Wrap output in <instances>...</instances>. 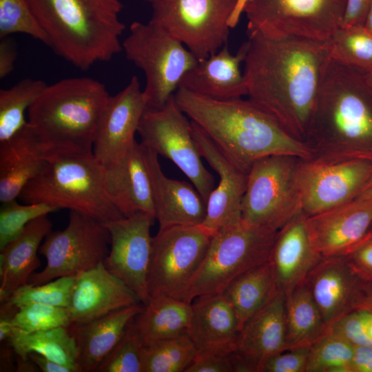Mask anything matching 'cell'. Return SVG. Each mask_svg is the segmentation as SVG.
I'll return each mask as SVG.
<instances>
[{
	"label": "cell",
	"mask_w": 372,
	"mask_h": 372,
	"mask_svg": "<svg viewBox=\"0 0 372 372\" xmlns=\"http://www.w3.org/2000/svg\"><path fill=\"white\" fill-rule=\"evenodd\" d=\"M243 75L249 99L306 142L331 59L328 41L268 38L247 30Z\"/></svg>",
	"instance_id": "cell-1"
},
{
	"label": "cell",
	"mask_w": 372,
	"mask_h": 372,
	"mask_svg": "<svg viewBox=\"0 0 372 372\" xmlns=\"http://www.w3.org/2000/svg\"><path fill=\"white\" fill-rule=\"evenodd\" d=\"M175 101L234 163L249 172L257 160L271 155L308 159L314 151L288 133L271 115L249 99H215L178 88Z\"/></svg>",
	"instance_id": "cell-2"
},
{
	"label": "cell",
	"mask_w": 372,
	"mask_h": 372,
	"mask_svg": "<svg viewBox=\"0 0 372 372\" xmlns=\"http://www.w3.org/2000/svg\"><path fill=\"white\" fill-rule=\"evenodd\" d=\"M109 96L104 84L88 77L46 85L28 111V127L42 154L49 160L92 154Z\"/></svg>",
	"instance_id": "cell-3"
},
{
	"label": "cell",
	"mask_w": 372,
	"mask_h": 372,
	"mask_svg": "<svg viewBox=\"0 0 372 372\" xmlns=\"http://www.w3.org/2000/svg\"><path fill=\"white\" fill-rule=\"evenodd\" d=\"M306 143L315 155L372 156V87L365 71L330 59Z\"/></svg>",
	"instance_id": "cell-4"
},
{
	"label": "cell",
	"mask_w": 372,
	"mask_h": 372,
	"mask_svg": "<svg viewBox=\"0 0 372 372\" xmlns=\"http://www.w3.org/2000/svg\"><path fill=\"white\" fill-rule=\"evenodd\" d=\"M48 37V46L86 70L123 50L125 24L119 0H27Z\"/></svg>",
	"instance_id": "cell-5"
},
{
	"label": "cell",
	"mask_w": 372,
	"mask_h": 372,
	"mask_svg": "<svg viewBox=\"0 0 372 372\" xmlns=\"http://www.w3.org/2000/svg\"><path fill=\"white\" fill-rule=\"evenodd\" d=\"M105 170L93 153L51 158L19 198L25 203L68 209L106 223L123 216L107 194Z\"/></svg>",
	"instance_id": "cell-6"
},
{
	"label": "cell",
	"mask_w": 372,
	"mask_h": 372,
	"mask_svg": "<svg viewBox=\"0 0 372 372\" xmlns=\"http://www.w3.org/2000/svg\"><path fill=\"white\" fill-rule=\"evenodd\" d=\"M278 231L242 220L219 229L192 278L184 300L222 293L241 274L269 260Z\"/></svg>",
	"instance_id": "cell-7"
},
{
	"label": "cell",
	"mask_w": 372,
	"mask_h": 372,
	"mask_svg": "<svg viewBox=\"0 0 372 372\" xmlns=\"http://www.w3.org/2000/svg\"><path fill=\"white\" fill-rule=\"evenodd\" d=\"M122 48L126 58L145 74L147 108L163 106L198 61L182 43L150 21L133 22Z\"/></svg>",
	"instance_id": "cell-8"
},
{
	"label": "cell",
	"mask_w": 372,
	"mask_h": 372,
	"mask_svg": "<svg viewBox=\"0 0 372 372\" xmlns=\"http://www.w3.org/2000/svg\"><path fill=\"white\" fill-rule=\"evenodd\" d=\"M301 158L271 155L251 166L241 204V220L279 231L301 209L298 184Z\"/></svg>",
	"instance_id": "cell-9"
},
{
	"label": "cell",
	"mask_w": 372,
	"mask_h": 372,
	"mask_svg": "<svg viewBox=\"0 0 372 372\" xmlns=\"http://www.w3.org/2000/svg\"><path fill=\"white\" fill-rule=\"evenodd\" d=\"M240 0H157L149 21L201 60L227 45Z\"/></svg>",
	"instance_id": "cell-10"
},
{
	"label": "cell",
	"mask_w": 372,
	"mask_h": 372,
	"mask_svg": "<svg viewBox=\"0 0 372 372\" xmlns=\"http://www.w3.org/2000/svg\"><path fill=\"white\" fill-rule=\"evenodd\" d=\"M347 0H242L247 30L271 39L328 41L340 27Z\"/></svg>",
	"instance_id": "cell-11"
},
{
	"label": "cell",
	"mask_w": 372,
	"mask_h": 372,
	"mask_svg": "<svg viewBox=\"0 0 372 372\" xmlns=\"http://www.w3.org/2000/svg\"><path fill=\"white\" fill-rule=\"evenodd\" d=\"M372 180V156L316 154L298 172L301 209L311 216L354 200Z\"/></svg>",
	"instance_id": "cell-12"
},
{
	"label": "cell",
	"mask_w": 372,
	"mask_h": 372,
	"mask_svg": "<svg viewBox=\"0 0 372 372\" xmlns=\"http://www.w3.org/2000/svg\"><path fill=\"white\" fill-rule=\"evenodd\" d=\"M212 237L202 225L159 229L152 241L147 274L149 298L165 296L184 300Z\"/></svg>",
	"instance_id": "cell-13"
},
{
	"label": "cell",
	"mask_w": 372,
	"mask_h": 372,
	"mask_svg": "<svg viewBox=\"0 0 372 372\" xmlns=\"http://www.w3.org/2000/svg\"><path fill=\"white\" fill-rule=\"evenodd\" d=\"M110 245L103 223L70 211L66 227L51 230L44 238L39 252L45 258V267L33 273L28 283L39 285L60 277H76L103 262Z\"/></svg>",
	"instance_id": "cell-14"
},
{
	"label": "cell",
	"mask_w": 372,
	"mask_h": 372,
	"mask_svg": "<svg viewBox=\"0 0 372 372\" xmlns=\"http://www.w3.org/2000/svg\"><path fill=\"white\" fill-rule=\"evenodd\" d=\"M188 118L173 95L161 107L146 109L137 133L144 146L182 171L207 203L215 180L202 162Z\"/></svg>",
	"instance_id": "cell-15"
},
{
	"label": "cell",
	"mask_w": 372,
	"mask_h": 372,
	"mask_svg": "<svg viewBox=\"0 0 372 372\" xmlns=\"http://www.w3.org/2000/svg\"><path fill=\"white\" fill-rule=\"evenodd\" d=\"M155 220L153 215L140 212L103 223L110 238L109 253L103 263L109 271L135 292L143 304L149 300L150 229Z\"/></svg>",
	"instance_id": "cell-16"
},
{
	"label": "cell",
	"mask_w": 372,
	"mask_h": 372,
	"mask_svg": "<svg viewBox=\"0 0 372 372\" xmlns=\"http://www.w3.org/2000/svg\"><path fill=\"white\" fill-rule=\"evenodd\" d=\"M147 102L136 76L114 96H110L96 127L93 154L107 167L125 156L136 143L135 134Z\"/></svg>",
	"instance_id": "cell-17"
},
{
	"label": "cell",
	"mask_w": 372,
	"mask_h": 372,
	"mask_svg": "<svg viewBox=\"0 0 372 372\" xmlns=\"http://www.w3.org/2000/svg\"><path fill=\"white\" fill-rule=\"evenodd\" d=\"M191 125L200 156L219 177L207 200V214L202 224L214 236L219 229L241 221L248 172L229 159L192 121Z\"/></svg>",
	"instance_id": "cell-18"
},
{
	"label": "cell",
	"mask_w": 372,
	"mask_h": 372,
	"mask_svg": "<svg viewBox=\"0 0 372 372\" xmlns=\"http://www.w3.org/2000/svg\"><path fill=\"white\" fill-rule=\"evenodd\" d=\"M139 303L135 292L101 262L76 276L67 309L71 324H81Z\"/></svg>",
	"instance_id": "cell-19"
},
{
	"label": "cell",
	"mask_w": 372,
	"mask_h": 372,
	"mask_svg": "<svg viewBox=\"0 0 372 372\" xmlns=\"http://www.w3.org/2000/svg\"><path fill=\"white\" fill-rule=\"evenodd\" d=\"M363 282L344 256L323 257L305 282L328 328L360 309Z\"/></svg>",
	"instance_id": "cell-20"
},
{
	"label": "cell",
	"mask_w": 372,
	"mask_h": 372,
	"mask_svg": "<svg viewBox=\"0 0 372 372\" xmlns=\"http://www.w3.org/2000/svg\"><path fill=\"white\" fill-rule=\"evenodd\" d=\"M372 223V202L352 200L307 216L314 248L323 256L345 255L368 234Z\"/></svg>",
	"instance_id": "cell-21"
},
{
	"label": "cell",
	"mask_w": 372,
	"mask_h": 372,
	"mask_svg": "<svg viewBox=\"0 0 372 372\" xmlns=\"http://www.w3.org/2000/svg\"><path fill=\"white\" fill-rule=\"evenodd\" d=\"M144 147L159 229L202 225L207 214V203L201 195L188 183L166 176L158 155Z\"/></svg>",
	"instance_id": "cell-22"
},
{
	"label": "cell",
	"mask_w": 372,
	"mask_h": 372,
	"mask_svg": "<svg viewBox=\"0 0 372 372\" xmlns=\"http://www.w3.org/2000/svg\"><path fill=\"white\" fill-rule=\"evenodd\" d=\"M300 209L277 233L269 260L285 296L304 284L323 256L314 248Z\"/></svg>",
	"instance_id": "cell-23"
},
{
	"label": "cell",
	"mask_w": 372,
	"mask_h": 372,
	"mask_svg": "<svg viewBox=\"0 0 372 372\" xmlns=\"http://www.w3.org/2000/svg\"><path fill=\"white\" fill-rule=\"evenodd\" d=\"M191 304L186 332L197 355L228 354L236 350L240 331L238 319L223 293L201 295Z\"/></svg>",
	"instance_id": "cell-24"
},
{
	"label": "cell",
	"mask_w": 372,
	"mask_h": 372,
	"mask_svg": "<svg viewBox=\"0 0 372 372\" xmlns=\"http://www.w3.org/2000/svg\"><path fill=\"white\" fill-rule=\"evenodd\" d=\"M105 187L123 217L140 212L155 217L150 176L141 143L136 142L125 156L105 167Z\"/></svg>",
	"instance_id": "cell-25"
},
{
	"label": "cell",
	"mask_w": 372,
	"mask_h": 372,
	"mask_svg": "<svg viewBox=\"0 0 372 372\" xmlns=\"http://www.w3.org/2000/svg\"><path fill=\"white\" fill-rule=\"evenodd\" d=\"M247 53L246 41L236 54L227 45L207 58L198 60L183 76L178 88L215 99H231L247 95L245 79L240 71Z\"/></svg>",
	"instance_id": "cell-26"
},
{
	"label": "cell",
	"mask_w": 372,
	"mask_h": 372,
	"mask_svg": "<svg viewBox=\"0 0 372 372\" xmlns=\"http://www.w3.org/2000/svg\"><path fill=\"white\" fill-rule=\"evenodd\" d=\"M236 350L254 362L258 372L268 359L287 351L283 292L280 291L244 324L238 335Z\"/></svg>",
	"instance_id": "cell-27"
},
{
	"label": "cell",
	"mask_w": 372,
	"mask_h": 372,
	"mask_svg": "<svg viewBox=\"0 0 372 372\" xmlns=\"http://www.w3.org/2000/svg\"><path fill=\"white\" fill-rule=\"evenodd\" d=\"M143 307V303L136 304L84 324L70 325L76 342L79 372L96 371Z\"/></svg>",
	"instance_id": "cell-28"
},
{
	"label": "cell",
	"mask_w": 372,
	"mask_h": 372,
	"mask_svg": "<svg viewBox=\"0 0 372 372\" xmlns=\"http://www.w3.org/2000/svg\"><path fill=\"white\" fill-rule=\"evenodd\" d=\"M52 226L48 215L39 217L0 250V302L28 284L32 274L41 266L37 252Z\"/></svg>",
	"instance_id": "cell-29"
},
{
	"label": "cell",
	"mask_w": 372,
	"mask_h": 372,
	"mask_svg": "<svg viewBox=\"0 0 372 372\" xmlns=\"http://www.w3.org/2000/svg\"><path fill=\"white\" fill-rule=\"evenodd\" d=\"M48 159L39 149L28 126L0 143V202L19 198L23 188L44 169Z\"/></svg>",
	"instance_id": "cell-30"
},
{
	"label": "cell",
	"mask_w": 372,
	"mask_h": 372,
	"mask_svg": "<svg viewBox=\"0 0 372 372\" xmlns=\"http://www.w3.org/2000/svg\"><path fill=\"white\" fill-rule=\"evenodd\" d=\"M192 304L165 296L150 297L134 317V324L144 345L150 346L186 333Z\"/></svg>",
	"instance_id": "cell-31"
},
{
	"label": "cell",
	"mask_w": 372,
	"mask_h": 372,
	"mask_svg": "<svg viewBox=\"0 0 372 372\" xmlns=\"http://www.w3.org/2000/svg\"><path fill=\"white\" fill-rule=\"evenodd\" d=\"M280 291L269 260L239 276L222 293L234 310L240 330Z\"/></svg>",
	"instance_id": "cell-32"
},
{
	"label": "cell",
	"mask_w": 372,
	"mask_h": 372,
	"mask_svg": "<svg viewBox=\"0 0 372 372\" xmlns=\"http://www.w3.org/2000/svg\"><path fill=\"white\" fill-rule=\"evenodd\" d=\"M287 350L310 348L327 331L306 283L285 296Z\"/></svg>",
	"instance_id": "cell-33"
},
{
	"label": "cell",
	"mask_w": 372,
	"mask_h": 372,
	"mask_svg": "<svg viewBox=\"0 0 372 372\" xmlns=\"http://www.w3.org/2000/svg\"><path fill=\"white\" fill-rule=\"evenodd\" d=\"M8 340L16 355L22 358L37 353L79 372L76 342L70 326L32 332L14 327Z\"/></svg>",
	"instance_id": "cell-34"
},
{
	"label": "cell",
	"mask_w": 372,
	"mask_h": 372,
	"mask_svg": "<svg viewBox=\"0 0 372 372\" xmlns=\"http://www.w3.org/2000/svg\"><path fill=\"white\" fill-rule=\"evenodd\" d=\"M46 85L42 80L26 78L0 90V143L10 140L28 126L25 113Z\"/></svg>",
	"instance_id": "cell-35"
},
{
	"label": "cell",
	"mask_w": 372,
	"mask_h": 372,
	"mask_svg": "<svg viewBox=\"0 0 372 372\" xmlns=\"http://www.w3.org/2000/svg\"><path fill=\"white\" fill-rule=\"evenodd\" d=\"M331 59L356 69H372V35L364 25L340 27L328 40Z\"/></svg>",
	"instance_id": "cell-36"
},
{
	"label": "cell",
	"mask_w": 372,
	"mask_h": 372,
	"mask_svg": "<svg viewBox=\"0 0 372 372\" xmlns=\"http://www.w3.org/2000/svg\"><path fill=\"white\" fill-rule=\"evenodd\" d=\"M197 351L187 332L145 347L144 372H185Z\"/></svg>",
	"instance_id": "cell-37"
},
{
	"label": "cell",
	"mask_w": 372,
	"mask_h": 372,
	"mask_svg": "<svg viewBox=\"0 0 372 372\" xmlns=\"http://www.w3.org/2000/svg\"><path fill=\"white\" fill-rule=\"evenodd\" d=\"M354 345L329 330L309 349L307 372H349Z\"/></svg>",
	"instance_id": "cell-38"
},
{
	"label": "cell",
	"mask_w": 372,
	"mask_h": 372,
	"mask_svg": "<svg viewBox=\"0 0 372 372\" xmlns=\"http://www.w3.org/2000/svg\"><path fill=\"white\" fill-rule=\"evenodd\" d=\"M75 278L60 277L39 285L28 283L13 291L5 302L18 309L30 303L68 307Z\"/></svg>",
	"instance_id": "cell-39"
},
{
	"label": "cell",
	"mask_w": 372,
	"mask_h": 372,
	"mask_svg": "<svg viewBox=\"0 0 372 372\" xmlns=\"http://www.w3.org/2000/svg\"><path fill=\"white\" fill-rule=\"evenodd\" d=\"M134 318L95 372H144L145 347L135 328Z\"/></svg>",
	"instance_id": "cell-40"
},
{
	"label": "cell",
	"mask_w": 372,
	"mask_h": 372,
	"mask_svg": "<svg viewBox=\"0 0 372 372\" xmlns=\"http://www.w3.org/2000/svg\"><path fill=\"white\" fill-rule=\"evenodd\" d=\"M28 34L48 45V37L27 0H0V39Z\"/></svg>",
	"instance_id": "cell-41"
},
{
	"label": "cell",
	"mask_w": 372,
	"mask_h": 372,
	"mask_svg": "<svg viewBox=\"0 0 372 372\" xmlns=\"http://www.w3.org/2000/svg\"><path fill=\"white\" fill-rule=\"evenodd\" d=\"M57 210V208L45 203L19 204L16 199L1 203L0 250L17 238L30 222Z\"/></svg>",
	"instance_id": "cell-42"
},
{
	"label": "cell",
	"mask_w": 372,
	"mask_h": 372,
	"mask_svg": "<svg viewBox=\"0 0 372 372\" xmlns=\"http://www.w3.org/2000/svg\"><path fill=\"white\" fill-rule=\"evenodd\" d=\"M13 327L25 332L46 330L71 324L67 307L30 303L19 307Z\"/></svg>",
	"instance_id": "cell-43"
},
{
	"label": "cell",
	"mask_w": 372,
	"mask_h": 372,
	"mask_svg": "<svg viewBox=\"0 0 372 372\" xmlns=\"http://www.w3.org/2000/svg\"><path fill=\"white\" fill-rule=\"evenodd\" d=\"M328 330L354 346H372V310H354L329 326Z\"/></svg>",
	"instance_id": "cell-44"
},
{
	"label": "cell",
	"mask_w": 372,
	"mask_h": 372,
	"mask_svg": "<svg viewBox=\"0 0 372 372\" xmlns=\"http://www.w3.org/2000/svg\"><path fill=\"white\" fill-rule=\"evenodd\" d=\"M310 348L287 350L268 359L260 372H307Z\"/></svg>",
	"instance_id": "cell-45"
},
{
	"label": "cell",
	"mask_w": 372,
	"mask_h": 372,
	"mask_svg": "<svg viewBox=\"0 0 372 372\" xmlns=\"http://www.w3.org/2000/svg\"><path fill=\"white\" fill-rule=\"evenodd\" d=\"M355 274L365 282L372 281V233L344 255Z\"/></svg>",
	"instance_id": "cell-46"
},
{
	"label": "cell",
	"mask_w": 372,
	"mask_h": 372,
	"mask_svg": "<svg viewBox=\"0 0 372 372\" xmlns=\"http://www.w3.org/2000/svg\"><path fill=\"white\" fill-rule=\"evenodd\" d=\"M185 372H232L229 353L197 355Z\"/></svg>",
	"instance_id": "cell-47"
},
{
	"label": "cell",
	"mask_w": 372,
	"mask_h": 372,
	"mask_svg": "<svg viewBox=\"0 0 372 372\" xmlns=\"http://www.w3.org/2000/svg\"><path fill=\"white\" fill-rule=\"evenodd\" d=\"M372 0H347L340 27L364 25Z\"/></svg>",
	"instance_id": "cell-48"
},
{
	"label": "cell",
	"mask_w": 372,
	"mask_h": 372,
	"mask_svg": "<svg viewBox=\"0 0 372 372\" xmlns=\"http://www.w3.org/2000/svg\"><path fill=\"white\" fill-rule=\"evenodd\" d=\"M17 48L10 37L0 40V78L3 79L14 70Z\"/></svg>",
	"instance_id": "cell-49"
},
{
	"label": "cell",
	"mask_w": 372,
	"mask_h": 372,
	"mask_svg": "<svg viewBox=\"0 0 372 372\" xmlns=\"http://www.w3.org/2000/svg\"><path fill=\"white\" fill-rule=\"evenodd\" d=\"M349 372H372V346H355Z\"/></svg>",
	"instance_id": "cell-50"
},
{
	"label": "cell",
	"mask_w": 372,
	"mask_h": 372,
	"mask_svg": "<svg viewBox=\"0 0 372 372\" xmlns=\"http://www.w3.org/2000/svg\"><path fill=\"white\" fill-rule=\"evenodd\" d=\"M18 308L4 302H1L0 307V341L4 342L11 336L14 327L13 318Z\"/></svg>",
	"instance_id": "cell-51"
},
{
	"label": "cell",
	"mask_w": 372,
	"mask_h": 372,
	"mask_svg": "<svg viewBox=\"0 0 372 372\" xmlns=\"http://www.w3.org/2000/svg\"><path fill=\"white\" fill-rule=\"evenodd\" d=\"M43 372H76L68 366L61 364L37 353H31L28 356Z\"/></svg>",
	"instance_id": "cell-52"
},
{
	"label": "cell",
	"mask_w": 372,
	"mask_h": 372,
	"mask_svg": "<svg viewBox=\"0 0 372 372\" xmlns=\"http://www.w3.org/2000/svg\"><path fill=\"white\" fill-rule=\"evenodd\" d=\"M1 343H3L1 347V371H12L16 369L14 366L16 353L8 340Z\"/></svg>",
	"instance_id": "cell-53"
},
{
	"label": "cell",
	"mask_w": 372,
	"mask_h": 372,
	"mask_svg": "<svg viewBox=\"0 0 372 372\" xmlns=\"http://www.w3.org/2000/svg\"><path fill=\"white\" fill-rule=\"evenodd\" d=\"M360 309L372 310V281L363 282Z\"/></svg>",
	"instance_id": "cell-54"
},
{
	"label": "cell",
	"mask_w": 372,
	"mask_h": 372,
	"mask_svg": "<svg viewBox=\"0 0 372 372\" xmlns=\"http://www.w3.org/2000/svg\"><path fill=\"white\" fill-rule=\"evenodd\" d=\"M16 371L35 372L39 371L37 365L29 358H22L16 355Z\"/></svg>",
	"instance_id": "cell-55"
},
{
	"label": "cell",
	"mask_w": 372,
	"mask_h": 372,
	"mask_svg": "<svg viewBox=\"0 0 372 372\" xmlns=\"http://www.w3.org/2000/svg\"><path fill=\"white\" fill-rule=\"evenodd\" d=\"M354 200L372 202V180L357 196Z\"/></svg>",
	"instance_id": "cell-56"
},
{
	"label": "cell",
	"mask_w": 372,
	"mask_h": 372,
	"mask_svg": "<svg viewBox=\"0 0 372 372\" xmlns=\"http://www.w3.org/2000/svg\"><path fill=\"white\" fill-rule=\"evenodd\" d=\"M364 27L366 30L372 35V3L370 6L369 10L368 11Z\"/></svg>",
	"instance_id": "cell-57"
},
{
	"label": "cell",
	"mask_w": 372,
	"mask_h": 372,
	"mask_svg": "<svg viewBox=\"0 0 372 372\" xmlns=\"http://www.w3.org/2000/svg\"><path fill=\"white\" fill-rule=\"evenodd\" d=\"M366 78L372 87V69L365 72Z\"/></svg>",
	"instance_id": "cell-58"
},
{
	"label": "cell",
	"mask_w": 372,
	"mask_h": 372,
	"mask_svg": "<svg viewBox=\"0 0 372 372\" xmlns=\"http://www.w3.org/2000/svg\"><path fill=\"white\" fill-rule=\"evenodd\" d=\"M368 233H372V223H371V225L369 227V232Z\"/></svg>",
	"instance_id": "cell-59"
},
{
	"label": "cell",
	"mask_w": 372,
	"mask_h": 372,
	"mask_svg": "<svg viewBox=\"0 0 372 372\" xmlns=\"http://www.w3.org/2000/svg\"><path fill=\"white\" fill-rule=\"evenodd\" d=\"M144 1H147V2H149V3H153V2H154V1H157V0H144Z\"/></svg>",
	"instance_id": "cell-60"
}]
</instances>
